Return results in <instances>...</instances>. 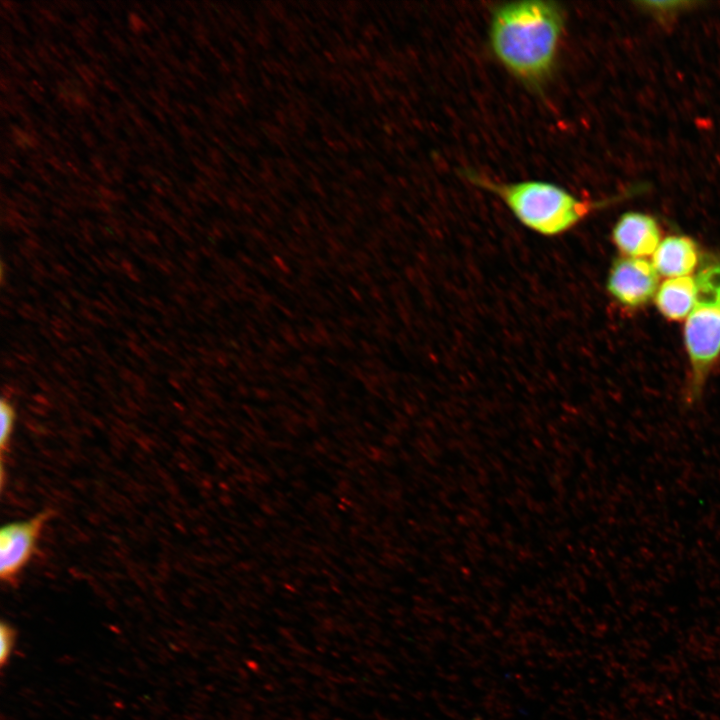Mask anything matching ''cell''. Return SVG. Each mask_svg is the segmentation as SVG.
Returning <instances> with one entry per match:
<instances>
[{
	"mask_svg": "<svg viewBox=\"0 0 720 720\" xmlns=\"http://www.w3.org/2000/svg\"><path fill=\"white\" fill-rule=\"evenodd\" d=\"M464 176L500 199L524 227L545 237L567 233L610 202L582 199L547 181L501 182L473 170L465 171Z\"/></svg>",
	"mask_w": 720,
	"mask_h": 720,
	"instance_id": "7a4b0ae2",
	"label": "cell"
},
{
	"mask_svg": "<svg viewBox=\"0 0 720 720\" xmlns=\"http://www.w3.org/2000/svg\"><path fill=\"white\" fill-rule=\"evenodd\" d=\"M14 630L7 625L6 623H1L0 627V639H1V649H0V663L1 665H5L6 661L10 657V654L13 649L14 645Z\"/></svg>",
	"mask_w": 720,
	"mask_h": 720,
	"instance_id": "30bf717a",
	"label": "cell"
},
{
	"mask_svg": "<svg viewBox=\"0 0 720 720\" xmlns=\"http://www.w3.org/2000/svg\"><path fill=\"white\" fill-rule=\"evenodd\" d=\"M566 14L554 1L523 0L491 9L488 41L496 60L527 89L540 92L555 72Z\"/></svg>",
	"mask_w": 720,
	"mask_h": 720,
	"instance_id": "6da1fadb",
	"label": "cell"
},
{
	"mask_svg": "<svg viewBox=\"0 0 720 720\" xmlns=\"http://www.w3.org/2000/svg\"><path fill=\"white\" fill-rule=\"evenodd\" d=\"M698 263V247L692 238L685 235L666 237L653 253L652 264L658 274L670 278L689 276Z\"/></svg>",
	"mask_w": 720,
	"mask_h": 720,
	"instance_id": "52a82bcc",
	"label": "cell"
},
{
	"mask_svg": "<svg viewBox=\"0 0 720 720\" xmlns=\"http://www.w3.org/2000/svg\"><path fill=\"white\" fill-rule=\"evenodd\" d=\"M611 239L622 256L642 258L654 253L659 246L661 229L654 217L627 212L615 223Z\"/></svg>",
	"mask_w": 720,
	"mask_h": 720,
	"instance_id": "8992f818",
	"label": "cell"
},
{
	"mask_svg": "<svg viewBox=\"0 0 720 720\" xmlns=\"http://www.w3.org/2000/svg\"><path fill=\"white\" fill-rule=\"evenodd\" d=\"M695 281V303L684 327L691 366L687 403L699 398L707 375L720 356V258L703 257Z\"/></svg>",
	"mask_w": 720,
	"mask_h": 720,
	"instance_id": "3957f363",
	"label": "cell"
},
{
	"mask_svg": "<svg viewBox=\"0 0 720 720\" xmlns=\"http://www.w3.org/2000/svg\"><path fill=\"white\" fill-rule=\"evenodd\" d=\"M50 512L38 513L36 516L7 524L0 531V576L3 581L10 582L28 564L36 551L41 531Z\"/></svg>",
	"mask_w": 720,
	"mask_h": 720,
	"instance_id": "5b68a950",
	"label": "cell"
},
{
	"mask_svg": "<svg viewBox=\"0 0 720 720\" xmlns=\"http://www.w3.org/2000/svg\"><path fill=\"white\" fill-rule=\"evenodd\" d=\"M659 275L652 263L643 258L619 257L610 267L607 291L619 304L638 308L657 293Z\"/></svg>",
	"mask_w": 720,
	"mask_h": 720,
	"instance_id": "277c9868",
	"label": "cell"
},
{
	"mask_svg": "<svg viewBox=\"0 0 720 720\" xmlns=\"http://www.w3.org/2000/svg\"><path fill=\"white\" fill-rule=\"evenodd\" d=\"M696 298V281L692 276L669 278L658 288L655 303L668 320L681 321L692 310Z\"/></svg>",
	"mask_w": 720,
	"mask_h": 720,
	"instance_id": "ba28073f",
	"label": "cell"
},
{
	"mask_svg": "<svg viewBox=\"0 0 720 720\" xmlns=\"http://www.w3.org/2000/svg\"><path fill=\"white\" fill-rule=\"evenodd\" d=\"M0 421V448L3 452L8 447L15 423L14 409L5 399H2L0 405Z\"/></svg>",
	"mask_w": 720,
	"mask_h": 720,
	"instance_id": "9c48e42d",
	"label": "cell"
}]
</instances>
